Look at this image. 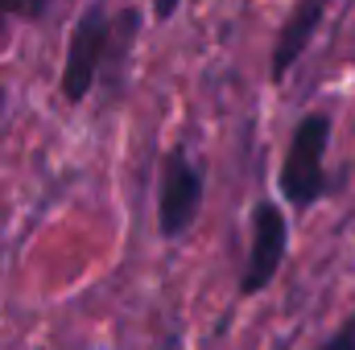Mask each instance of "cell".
<instances>
[{
	"label": "cell",
	"instance_id": "obj_1",
	"mask_svg": "<svg viewBox=\"0 0 355 350\" xmlns=\"http://www.w3.org/2000/svg\"><path fill=\"white\" fill-rule=\"evenodd\" d=\"M331 132H335L331 111H306L285 140V153L277 165V198L297 214L314 210L335 194V177L327 174Z\"/></svg>",
	"mask_w": 355,
	"mask_h": 350
},
{
	"label": "cell",
	"instance_id": "obj_2",
	"mask_svg": "<svg viewBox=\"0 0 355 350\" xmlns=\"http://www.w3.org/2000/svg\"><path fill=\"white\" fill-rule=\"evenodd\" d=\"M112 12L103 0H91L87 8L75 17L67 33V54H62V75H58V95L79 107L87 103L91 91L103 83L107 50H112Z\"/></svg>",
	"mask_w": 355,
	"mask_h": 350
},
{
	"label": "cell",
	"instance_id": "obj_3",
	"mask_svg": "<svg viewBox=\"0 0 355 350\" xmlns=\"http://www.w3.org/2000/svg\"><path fill=\"white\" fill-rule=\"evenodd\" d=\"M207 198V169L190 157L186 145H174L157 161V235L178 243L190 235V227L202 214Z\"/></svg>",
	"mask_w": 355,
	"mask_h": 350
},
{
	"label": "cell",
	"instance_id": "obj_4",
	"mask_svg": "<svg viewBox=\"0 0 355 350\" xmlns=\"http://www.w3.org/2000/svg\"><path fill=\"white\" fill-rule=\"evenodd\" d=\"M289 260V206L281 198H257L248 210V256L236 284V297H261L268 284L281 276Z\"/></svg>",
	"mask_w": 355,
	"mask_h": 350
},
{
	"label": "cell",
	"instance_id": "obj_5",
	"mask_svg": "<svg viewBox=\"0 0 355 350\" xmlns=\"http://www.w3.org/2000/svg\"><path fill=\"white\" fill-rule=\"evenodd\" d=\"M327 8H331V0H293V4H289V12H285L281 25H277L272 50H268V83H272V87H281V83L293 75V66H297L302 54L310 50L314 33L322 29Z\"/></svg>",
	"mask_w": 355,
	"mask_h": 350
},
{
	"label": "cell",
	"instance_id": "obj_6",
	"mask_svg": "<svg viewBox=\"0 0 355 350\" xmlns=\"http://www.w3.org/2000/svg\"><path fill=\"white\" fill-rule=\"evenodd\" d=\"M141 25H145V12L137 4H124V8L112 12V50H107L103 79H116V91L124 87V75L132 66V50L141 42Z\"/></svg>",
	"mask_w": 355,
	"mask_h": 350
},
{
	"label": "cell",
	"instance_id": "obj_7",
	"mask_svg": "<svg viewBox=\"0 0 355 350\" xmlns=\"http://www.w3.org/2000/svg\"><path fill=\"white\" fill-rule=\"evenodd\" d=\"M46 12H50V0H0V33L12 21L37 25V21H46Z\"/></svg>",
	"mask_w": 355,
	"mask_h": 350
},
{
	"label": "cell",
	"instance_id": "obj_8",
	"mask_svg": "<svg viewBox=\"0 0 355 350\" xmlns=\"http://www.w3.org/2000/svg\"><path fill=\"white\" fill-rule=\"evenodd\" d=\"M314 350H355V313L347 317V322H339V326H335V334H331V338H322Z\"/></svg>",
	"mask_w": 355,
	"mask_h": 350
},
{
	"label": "cell",
	"instance_id": "obj_9",
	"mask_svg": "<svg viewBox=\"0 0 355 350\" xmlns=\"http://www.w3.org/2000/svg\"><path fill=\"white\" fill-rule=\"evenodd\" d=\"M149 4H153V21H157V25H166V21H174L178 12H182V4H186V0H149Z\"/></svg>",
	"mask_w": 355,
	"mask_h": 350
},
{
	"label": "cell",
	"instance_id": "obj_10",
	"mask_svg": "<svg viewBox=\"0 0 355 350\" xmlns=\"http://www.w3.org/2000/svg\"><path fill=\"white\" fill-rule=\"evenodd\" d=\"M4 107H8V87L0 83V116H4Z\"/></svg>",
	"mask_w": 355,
	"mask_h": 350
}]
</instances>
